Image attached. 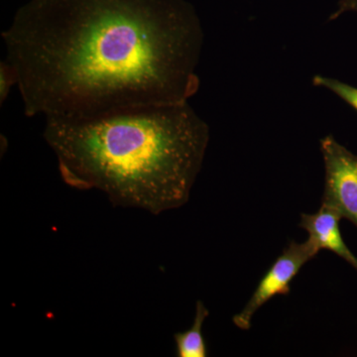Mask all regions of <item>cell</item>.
I'll list each match as a JSON object with an SVG mask.
<instances>
[{"instance_id": "1", "label": "cell", "mask_w": 357, "mask_h": 357, "mask_svg": "<svg viewBox=\"0 0 357 357\" xmlns=\"http://www.w3.org/2000/svg\"><path fill=\"white\" fill-rule=\"evenodd\" d=\"M26 115L189 102L204 32L182 0H35L2 33Z\"/></svg>"}, {"instance_id": "2", "label": "cell", "mask_w": 357, "mask_h": 357, "mask_svg": "<svg viewBox=\"0 0 357 357\" xmlns=\"http://www.w3.org/2000/svg\"><path fill=\"white\" fill-rule=\"evenodd\" d=\"M45 121L66 184L154 215L188 203L210 141L189 102Z\"/></svg>"}, {"instance_id": "3", "label": "cell", "mask_w": 357, "mask_h": 357, "mask_svg": "<svg viewBox=\"0 0 357 357\" xmlns=\"http://www.w3.org/2000/svg\"><path fill=\"white\" fill-rule=\"evenodd\" d=\"M319 252L309 239L301 243L291 241L262 277L245 307L232 318L234 325L241 330H249L256 312L276 296L288 295L301 269Z\"/></svg>"}, {"instance_id": "4", "label": "cell", "mask_w": 357, "mask_h": 357, "mask_svg": "<svg viewBox=\"0 0 357 357\" xmlns=\"http://www.w3.org/2000/svg\"><path fill=\"white\" fill-rule=\"evenodd\" d=\"M325 163V188L321 204L337 211L357 227V155L333 135L321 140Z\"/></svg>"}, {"instance_id": "5", "label": "cell", "mask_w": 357, "mask_h": 357, "mask_svg": "<svg viewBox=\"0 0 357 357\" xmlns=\"http://www.w3.org/2000/svg\"><path fill=\"white\" fill-rule=\"evenodd\" d=\"M342 220V215L337 211L321 204L317 213L312 215L303 213L299 225L309 234L307 239L319 251L335 253L357 271V257L347 248L340 231V222Z\"/></svg>"}, {"instance_id": "6", "label": "cell", "mask_w": 357, "mask_h": 357, "mask_svg": "<svg viewBox=\"0 0 357 357\" xmlns=\"http://www.w3.org/2000/svg\"><path fill=\"white\" fill-rule=\"evenodd\" d=\"M208 310L202 301L197 302L194 323L189 330L174 335L176 352L178 357H206L208 356L206 340L203 335L204 321L208 318Z\"/></svg>"}, {"instance_id": "7", "label": "cell", "mask_w": 357, "mask_h": 357, "mask_svg": "<svg viewBox=\"0 0 357 357\" xmlns=\"http://www.w3.org/2000/svg\"><path fill=\"white\" fill-rule=\"evenodd\" d=\"M312 84L316 86L325 88L332 91L338 98H342L349 107L357 112V88L351 84H345L333 77L314 76Z\"/></svg>"}, {"instance_id": "8", "label": "cell", "mask_w": 357, "mask_h": 357, "mask_svg": "<svg viewBox=\"0 0 357 357\" xmlns=\"http://www.w3.org/2000/svg\"><path fill=\"white\" fill-rule=\"evenodd\" d=\"M347 13H357V0H340L337 10L330 17V20H337L342 14Z\"/></svg>"}]
</instances>
